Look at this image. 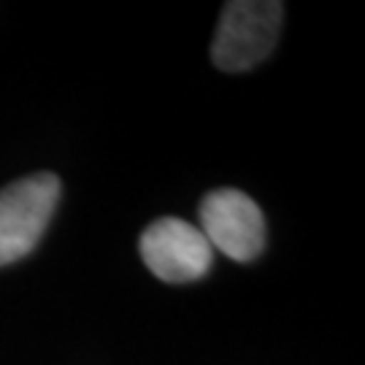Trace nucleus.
I'll return each instance as SVG.
<instances>
[{"label": "nucleus", "instance_id": "f257e3e1", "mask_svg": "<svg viewBox=\"0 0 365 365\" xmlns=\"http://www.w3.org/2000/svg\"><path fill=\"white\" fill-rule=\"evenodd\" d=\"M284 6L276 0H235L222 9L211 43V60L222 71H247L276 46Z\"/></svg>", "mask_w": 365, "mask_h": 365}, {"label": "nucleus", "instance_id": "f03ea898", "mask_svg": "<svg viewBox=\"0 0 365 365\" xmlns=\"http://www.w3.org/2000/svg\"><path fill=\"white\" fill-rule=\"evenodd\" d=\"M60 200V179L54 173H33L0 190V265L30 255Z\"/></svg>", "mask_w": 365, "mask_h": 365}, {"label": "nucleus", "instance_id": "7ed1b4c3", "mask_svg": "<svg viewBox=\"0 0 365 365\" xmlns=\"http://www.w3.org/2000/svg\"><path fill=\"white\" fill-rule=\"evenodd\" d=\"M200 233L211 249L230 260H255L265 247V220L260 206L241 190H214L200 203Z\"/></svg>", "mask_w": 365, "mask_h": 365}, {"label": "nucleus", "instance_id": "20e7f679", "mask_svg": "<svg viewBox=\"0 0 365 365\" xmlns=\"http://www.w3.org/2000/svg\"><path fill=\"white\" fill-rule=\"evenodd\" d=\"M138 249L146 268L170 284H184L206 276L214 257V249L200 227L176 217L152 222L141 235Z\"/></svg>", "mask_w": 365, "mask_h": 365}]
</instances>
